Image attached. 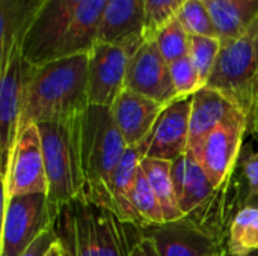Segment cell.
<instances>
[{
    "label": "cell",
    "mask_w": 258,
    "mask_h": 256,
    "mask_svg": "<svg viewBox=\"0 0 258 256\" xmlns=\"http://www.w3.org/2000/svg\"><path fill=\"white\" fill-rule=\"evenodd\" d=\"M221 42L240 35L258 17V0H204Z\"/></svg>",
    "instance_id": "cell-22"
},
{
    "label": "cell",
    "mask_w": 258,
    "mask_h": 256,
    "mask_svg": "<svg viewBox=\"0 0 258 256\" xmlns=\"http://www.w3.org/2000/svg\"><path fill=\"white\" fill-rule=\"evenodd\" d=\"M144 237L154 241L160 256H215L225 252V246L183 217L175 222L147 225L141 228Z\"/></svg>",
    "instance_id": "cell-13"
},
{
    "label": "cell",
    "mask_w": 258,
    "mask_h": 256,
    "mask_svg": "<svg viewBox=\"0 0 258 256\" xmlns=\"http://www.w3.org/2000/svg\"><path fill=\"white\" fill-rule=\"evenodd\" d=\"M172 180L183 216L200 208L216 190L198 160L186 152L172 161Z\"/></svg>",
    "instance_id": "cell-19"
},
{
    "label": "cell",
    "mask_w": 258,
    "mask_h": 256,
    "mask_svg": "<svg viewBox=\"0 0 258 256\" xmlns=\"http://www.w3.org/2000/svg\"><path fill=\"white\" fill-rule=\"evenodd\" d=\"M62 256H97L91 202L80 196L62 205L53 220Z\"/></svg>",
    "instance_id": "cell-14"
},
{
    "label": "cell",
    "mask_w": 258,
    "mask_h": 256,
    "mask_svg": "<svg viewBox=\"0 0 258 256\" xmlns=\"http://www.w3.org/2000/svg\"><path fill=\"white\" fill-rule=\"evenodd\" d=\"M2 183L3 198L48 193L41 134L36 125H30L18 134L8 174Z\"/></svg>",
    "instance_id": "cell-9"
},
{
    "label": "cell",
    "mask_w": 258,
    "mask_h": 256,
    "mask_svg": "<svg viewBox=\"0 0 258 256\" xmlns=\"http://www.w3.org/2000/svg\"><path fill=\"white\" fill-rule=\"evenodd\" d=\"M248 133L258 139V83L255 92H254L252 106H251V110L248 115Z\"/></svg>",
    "instance_id": "cell-35"
},
{
    "label": "cell",
    "mask_w": 258,
    "mask_h": 256,
    "mask_svg": "<svg viewBox=\"0 0 258 256\" xmlns=\"http://www.w3.org/2000/svg\"><path fill=\"white\" fill-rule=\"evenodd\" d=\"M192 97L177 98L157 118L150 134L136 146L141 158L174 161L187 152Z\"/></svg>",
    "instance_id": "cell-11"
},
{
    "label": "cell",
    "mask_w": 258,
    "mask_h": 256,
    "mask_svg": "<svg viewBox=\"0 0 258 256\" xmlns=\"http://www.w3.org/2000/svg\"><path fill=\"white\" fill-rule=\"evenodd\" d=\"M86 0H45L23 42L24 57L35 66L54 60L59 42L74 14Z\"/></svg>",
    "instance_id": "cell-12"
},
{
    "label": "cell",
    "mask_w": 258,
    "mask_h": 256,
    "mask_svg": "<svg viewBox=\"0 0 258 256\" xmlns=\"http://www.w3.org/2000/svg\"><path fill=\"white\" fill-rule=\"evenodd\" d=\"M169 71H171V77H172L178 98L192 97L198 89L204 86L201 83L198 71L194 62L190 60L189 54L169 63Z\"/></svg>",
    "instance_id": "cell-31"
},
{
    "label": "cell",
    "mask_w": 258,
    "mask_h": 256,
    "mask_svg": "<svg viewBox=\"0 0 258 256\" xmlns=\"http://www.w3.org/2000/svg\"><path fill=\"white\" fill-rule=\"evenodd\" d=\"M88 54H76L35 66L20 121L30 125L82 115L88 106Z\"/></svg>",
    "instance_id": "cell-1"
},
{
    "label": "cell",
    "mask_w": 258,
    "mask_h": 256,
    "mask_svg": "<svg viewBox=\"0 0 258 256\" xmlns=\"http://www.w3.org/2000/svg\"><path fill=\"white\" fill-rule=\"evenodd\" d=\"M110 109L127 148H135L150 134L165 106L124 89Z\"/></svg>",
    "instance_id": "cell-15"
},
{
    "label": "cell",
    "mask_w": 258,
    "mask_h": 256,
    "mask_svg": "<svg viewBox=\"0 0 258 256\" xmlns=\"http://www.w3.org/2000/svg\"><path fill=\"white\" fill-rule=\"evenodd\" d=\"M153 38L168 63L189 54V33L177 17L160 27Z\"/></svg>",
    "instance_id": "cell-28"
},
{
    "label": "cell",
    "mask_w": 258,
    "mask_h": 256,
    "mask_svg": "<svg viewBox=\"0 0 258 256\" xmlns=\"http://www.w3.org/2000/svg\"><path fill=\"white\" fill-rule=\"evenodd\" d=\"M187 0H145L144 38H153L156 32L178 15Z\"/></svg>",
    "instance_id": "cell-30"
},
{
    "label": "cell",
    "mask_w": 258,
    "mask_h": 256,
    "mask_svg": "<svg viewBox=\"0 0 258 256\" xmlns=\"http://www.w3.org/2000/svg\"><path fill=\"white\" fill-rule=\"evenodd\" d=\"M141 155L135 148H127L119 164L116 166L115 175H113V204H115V213L118 217L130 225H136L139 228L144 226L135 205H133V189H135V180L138 175V170L141 167Z\"/></svg>",
    "instance_id": "cell-21"
},
{
    "label": "cell",
    "mask_w": 258,
    "mask_h": 256,
    "mask_svg": "<svg viewBox=\"0 0 258 256\" xmlns=\"http://www.w3.org/2000/svg\"><path fill=\"white\" fill-rule=\"evenodd\" d=\"M227 256H230V255H227ZM246 256H258V250H255V252H252V253H249V255H246Z\"/></svg>",
    "instance_id": "cell-38"
},
{
    "label": "cell",
    "mask_w": 258,
    "mask_h": 256,
    "mask_svg": "<svg viewBox=\"0 0 258 256\" xmlns=\"http://www.w3.org/2000/svg\"><path fill=\"white\" fill-rule=\"evenodd\" d=\"M57 241V237H56V231L53 228V225L45 229L27 249L26 252L21 256H45L48 253L50 247Z\"/></svg>",
    "instance_id": "cell-32"
},
{
    "label": "cell",
    "mask_w": 258,
    "mask_h": 256,
    "mask_svg": "<svg viewBox=\"0 0 258 256\" xmlns=\"http://www.w3.org/2000/svg\"><path fill=\"white\" fill-rule=\"evenodd\" d=\"M177 18L189 35L219 38L212 14L204 0H187Z\"/></svg>",
    "instance_id": "cell-29"
},
{
    "label": "cell",
    "mask_w": 258,
    "mask_h": 256,
    "mask_svg": "<svg viewBox=\"0 0 258 256\" xmlns=\"http://www.w3.org/2000/svg\"><path fill=\"white\" fill-rule=\"evenodd\" d=\"M145 0H107L97 35L98 44H127L144 39Z\"/></svg>",
    "instance_id": "cell-16"
},
{
    "label": "cell",
    "mask_w": 258,
    "mask_h": 256,
    "mask_svg": "<svg viewBox=\"0 0 258 256\" xmlns=\"http://www.w3.org/2000/svg\"><path fill=\"white\" fill-rule=\"evenodd\" d=\"M236 106L221 92L203 86L192 95V109L189 119V146L187 152L194 157L200 152L209 134L227 118Z\"/></svg>",
    "instance_id": "cell-18"
},
{
    "label": "cell",
    "mask_w": 258,
    "mask_h": 256,
    "mask_svg": "<svg viewBox=\"0 0 258 256\" xmlns=\"http://www.w3.org/2000/svg\"><path fill=\"white\" fill-rule=\"evenodd\" d=\"M142 234V232H141ZM130 256H160L154 241L148 237H141L132 247Z\"/></svg>",
    "instance_id": "cell-34"
},
{
    "label": "cell",
    "mask_w": 258,
    "mask_h": 256,
    "mask_svg": "<svg viewBox=\"0 0 258 256\" xmlns=\"http://www.w3.org/2000/svg\"><path fill=\"white\" fill-rule=\"evenodd\" d=\"M144 39L127 44H95L89 51L88 100L92 106L112 107L125 89V74L132 54Z\"/></svg>",
    "instance_id": "cell-7"
},
{
    "label": "cell",
    "mask_w": 258,
    "mask_h": 256,
    "mask_svg": "<svg viewBox=\"0 0 258 256\" xmlns=\"http://www.w3.org/2000/svg\"><path fill=\"white\" fill-rule=\"evenodd\" d=\"M245 207L258 208V192L246 195V199H245Z\"/></svg>",
    "instance_id": "cell-36"
},
{
    "label": "cell",
    "mask_w": 258,
    "mask_h": 256,
    "mask_svg": "<svg viewBox=\"0 0 258 256\" xmlns=\"http://www.w3.org/2000/svg\"><path fill=\"white\" fill-rule=\"evenodd\" d=\"M82 115L36 125L41 134L48 183L47 196L56 211L62 205L85 196V181L80 160Z\"/></svg>",
    "instance_id": "cell-3"
},
{
    "label": "cell",
    "mask_w": 258,
    "mask_h": 256,
    "mask_svg": "<svg viewBox=\"0 0 258 256\" xmlns=\"http://www.w3.org/2000/svg\"><path fill=\"white\" fill-rule=\"evenodd\" d=\"M91 208L95 228L97 256H130L133 246L127 237V223L113 211L97 207L92 202Z\"/></svg>",
    "instance_id": "cell-23"
},
{
    "label": "cell",
    "mask_w": 258,
    "mask_h": 256,
    "mask_svg": "<svg viewBox=\"0 0 258 256\" xmlns=\"http://www.w3.org/2000/svg\"><path fill=\"white\" fill-rule=\"evenodd\" d=\"M221 45L222 42L216 36L189 35V57L194 62L204 86L207 84L213 72L218 54L221 51Z\"/></svg>",
    "instance_id": "cell-27"
},
{
    "label": "cell",
    "mask_w": 258,
    "mask_h": 256,
    "mask_svg": "<svg viewBox=\"0 0 258 256\" xmlns=\"http://www.w3.org/2000/svg\"><path fill=\"white\" fill-rule=\"evenodd\" d=\"M243 178L248 187V195L258 192V151L246 157L242 166Z\"/></svg>",
    "instance_id": "cell-33"
},
{
    "label": "cell",
    "mask_w": 258,
    "mask_h": 256,
    "mask_svg": "<svg viewBox=\"0 0 258 256\" xmlns=\"http://www.w3.org/2000/svg\"><path fill=\"white\" fill-rule=\"evenodd\" d=\"M106 3L107 0H86L77 9L59 42L54 60L76 54H89L97 44V35Z\"/></svg>",
    "instance_id": "cell-20"
},
{
    "label": "cell",
    "mask_w": 258,
    "mask_h": 256,
    "mask_svg": "<svg viewBox=\"0 0 258 256\" xmlns=\"http://www.w3.org/2000/svg\"><path fill=\"white\" fill-rule=\"evenodd\" d=\"M45 0H0V72L14 50L23 47Z\"/></svg>",
    "instance_id": "cell-17"
},
{
    "label": "cell",
    "mask_w": 258,
    "mask_h": 256,
    "mask_svg": "<svg viewBox=\"0 0 258 256\" xmlns=\"http://www.w3.org/2000/svg\"><path fill=\"white\" fill-rule=\"evenodd\" d=\"M125 89L151 98L165 107L178 98L169 63L163 59L154 38H144L132 54L125 74Z\"/></svg>",
    "instance_id": "cell-10"
},
{
    "label": "cell",
    "mask_w": 258,
    "mask_h": 256,
    "mask_svg": "<svg viewBox=\"0 0 258 256\" xmlns=\"http://www.w3.org/2000/svg\"><path fill=\"white\" fill-rule=\"evenodd\" d=\"M125 149L127 145L115 124L112 109L89 104L82 115L80 130L85 198L113 213V175Z\"/></svg>",
    "instance_id": "cell-2"
},
{
    "label": "cell",
    "mask_w": 258,
    "mask_h": 256,
    "mask_svg": "<svg viewBox=\"0 0 258 256\" xmlns=\"http://www.w3.org/2000/svg\"><path fill=\"white\" fill-rule=\"evenodd\" d=\"M133 205L144 223L147 225H160L165 223L163 210L162 205L150 186L144 170L139 167L136 180H135V189H133Z\"/></svg>",
    "instance_id": "cell-26"
},
{
    "label": "cell",
    "mask_w": 258,
    "mask_h": 256,
    "mask_svg": "<svg viewBox=\"0 0 258 256\" xmlns=\"http://www.w3.org/2000/svg\"><path fill=\"white\" fill-rule=\"evenodd\" d=\"M215 256H227V252H221V253H218V255Z\"/></svg>",
    "instance_id": "cell-39"
},
{
    "label": "cell",
    "mask_w": 258,
    "mask_h": 256,
    "mask_svg": "<svg viewBox=\"0 0 258 256\" xmlns=\"http://www.w3.org/2000/svg\"><path fill=\"white\" fill-rule=\"evenodd\" d=\"M141 169L162 205L165 223L183 219L184 216L178 207L172 180V163L157 158H142Z\"/></svg>",
    "instance_id": "cell-24"
},
{
    "label": "cell",
    "mask_w": 258,
    "mask_h": 256,
    "mask_svg": "<svg viewBox=\"0 0 258 256\" xmlns=\"http://www.w3.org/2000/svg\"><path fill=\"white\" fill-rule=\"evenodd\" d=\"M45 256H62V249H60V246H59V243H57V241L50 247L48 253H47Z\"/></svg>",
    "instance_id": "cell-37"
},
{
    "label": "cell",
    "mask_w": 258,
    "mask_h": 256,
    "mask_svg": "<svg viewBox=\"0 0 258 256\" xmlns=\"http://www.w3.org/2000/svg\"><path fill=\"white\" fill-rule=\"evenodd\" d=\"M258 250V208L243 207L230 226L225 252L230 256H246Z\"/></svg>",
    "instance_id": "cell-25"
},
{
    "label": "cell",
    "mask_w": 258,
    "mask_h": 256,
    "mask_svg": "<svg viewBox=\"0 0 258 256\" xmlns=\"http://www.w3.org/2000/svg\"><path fill=\"white\" fill-rule=\"evenodd\" d=\"M56 210L42 193L3 198L0 256H21L53 225Z\"/></svg>",
    "instance_id": "cell-5"
},
{
    "label": "cell",
    "mask_w": 258,
    "mask_h": 256,
    "mask_svg": "<svg viewBox=\"0 0 258 256\" xmlns=\"http://www.w3.org/2000/svg\"><path fill=\"white\" fill-rule=\"evenodd\" d=\"M246 133L248 115L234 107L203 143L195 158L215 187L222 186L233 175Z\"/></svg>",
    "instance_id": "cell-8"
},
{
    "label": "cell",
    "mask_w": 258,
    "mask_h": 256,
    "mask_svg": "<svg viewBox=\"0 0 258 256\" xmlns=\"http://www.w3.org/2000/svg\"><path fill=\"white\" fill-rule=\"evenodd\" d=\"M32 65L23 54V47L14 50L2 74L0 83V160L2 180L6 177L12 151L18 139L20 121L26 103L27 88L33 75Z\"/></svg>",
    "instance_id": "cell-6"
},
{
    "label": "cell",
    "mask_w": 258,
    "mask_h": 256,
    "mask_svg": "<svg viewBox=\"0 0 258 256\" xmlns=\"http://www.w3.org/2000/svg\"><path fill=\"white\" fill-rule=\"evenodd\" d=\"M258 83V17L236 38L222 42L206 86L249 115Z\"/></svg>",
    "instance_id": "cell-4"
}]
</instances>
